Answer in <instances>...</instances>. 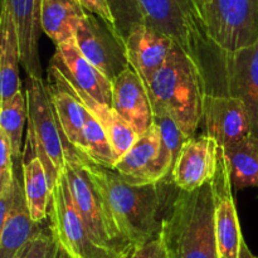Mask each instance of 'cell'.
<instances>
[{
  "instance_id": "6da1fadb",
  "label": "cell",
  "mask_w": 258,
  "mask_h": 258,
  "mask_svg": "<svg viewBox=\"0 0 258 258\" xmlns=\"http://www.w3.org/2000/svg\"><path fill=\"white\" fill-rule=\"evenodd\" d=\"M81 163L97 189L116 231L131 249L159 237L163 191L160 184H134L112 169L98 166L80 153Z\"/></svg>"
},
{
  "instance_id": "7a4b0ae2",
  "label": "cell",
  "mask_w": 258,
  "mask_h": 258,
  "mask_svg": "<svg viewBox=\"0 0 258 258\" xmlns=\"http://www.w3.org/2000/svg\"><path fill=\"white\" fill-rule=\"evenodd\" d=\"M154 113L169 115L188 139L203 120L207 97L202 70L178 44L148 88Z\"/></svg>"
},
{
  "instance_id": "3957f363",
  "label": "cell",
  "mask_w": 258,
  "mask_h": 258,
  "mask_svg": "<svg viewBox=\"0 0 258 258\" xmlns=\"http://www.w3.org/2000/svg\"><path fill=\"white\" fill-rule=\"evenodd\" d=\"M159 236L168 258H219L212 183L194 191L179 190Z\"/></svg>"
},
{
  "instance_id": "277c9868",
  "label": "cell",
  "mask_w": 258,
  "mask_h": 258,
  "mask_svg": "<svg viewBox=\"0 0 258 258\" xmlns=\"http://www.w3.org/2000/svg\"><path fill=\"white\" fill-rule=\"evenodd\" d=\"M28 133L24 156H35L44 166L50 191L64 170V140L55 116L49 91L43 80L27 81Z\"/></svg>"
},
{
  "instance_id": "5b68a950",
  "label": "cell",
  "mask_w": 258,
  "mask_h": 258,
  "mask_svg": "<svg viewBox=\"0 0 258 258\" xmlns=\"http://www.w3.org/2000/svg\"><path fill=\"white\" fill-rule=\"evenodd\" d=\"M143 24L176 43L202 70V49L209 39L194 0H136Z\"/></svg>"
},
{
  "instance_id": "8992f818",
  "label": "cell",
  "mask_w": 258,
  "mask_h": 258,
  "mask_svg": "<svg viewBox=\"0 0 258 258\" xmlns=\"http://www.w3.org/2000/svg\"><path fill=\"white\" fill-rule=\"evenodd\" d=\"M64 140V173L73 202L96 241L118 257H130L133 249L123 242L108 217L97 189L81 163L80 153Z\"/></svg>"
},
{
  "instance_id": "52a82bcc",
  "label": "cell",
  "mask_w": 258,
  "mask_h": 258,
  "mask_svg": "<svg viewBox=\"0 0 258 258\" xmlns=\"http://www.w3.org/2000/svg\"><path fill=\"white\" fill-rule=\"evenodd\" d=\"M48 218L59 248L72 258H122L103 248L96 241L73 202L64 173L50 196Z\"/></svg>"
},
{
  "instance_id": "ba28073f",
  "label": "cell",
  "mask_w": 258,
  "mask_h": 258,
  "mask_svg": "<svg viewBox=\"0 0 258 258\" xmlns=\"http://www.w3.org/2000/svg\"><path fill=\"white\" fill-rule=\"evenodd\" d=\"M204 22L219 54L251 47L258 39V0H212Z\"/></svg>"
},
{
  "instance_id": "9c48e42d",
  "label": "cell",
  "mask_w": 258,
  "mask_h": 258,
  "mask_svg": "<svg viewBox=\"0 0 258 258\" xmlns=\"http://www.w3.org/2000/svg\"><path fill=\"white\" fill-rule=\"evenodd\" d=\"M81 53L111 82L128 67L125 39L112 25L88 13L76 33Z\"/></svg>"
},
{
  "instance_id": "30bf717a",
  "label": "cell",
  "mask_w": 258,
  "mask_h": 258,
  "mask_svg": "<svg viewBox=\"0 0 258 258\" xmlns=\"http://www.w3.org/2000/svg\"><path fill=\"white\" fill-rule=\"evenodd\" d=\"M214 198V223L219 258H239L243 236L233 198L231 176L223 150H218L216 176L212 181Z\"/></svg>"
},
{
  "instance_id": "8fae6325",
  "label": "cell",
  "mask_w": 258,
  "mask_h": 258,
  "mask_svg": "<svg viewBox=\"0 0 258 258\" xmlns=\"http://www.w3.org/2000/svg\"><path fill=\"white\" fill-rule=\"evenodd\" d=\"M203 120L207 135L222 149L236 145L252 135L251 118L244 102L227 93L207 95Z\"/></svg>"
},
{
  "instance_id": "7c38bea8",
  "label": "cell",
  "mask_w": 258,
  "mask_h": 258,
  "mask_svg": "<svg viewBox=\"0 0 258 258\" xmlns=\"http://www.w3.org/2000/svg\"><path fill=\"white\" fill-rule=\"evenodd\" d=\"M219 146L209 135L190 138L183 144L171 171V183L181 191H194L213 181Z\"/></svg>"
},
{
  "instance_id": "4fadbf2b",
  "label": "cell",
  "mask_w": 258,
  "mask_h": 258,
  "mask_svg": "<svg viewBox=\"0 0 258 258\" xmlns=\"http://www.w3.org/2000/svg\"><path fill=\"white\" fill-rule=\"evenodd\" d=\"M49 66L62 73L66 80L98 102L112 107V82L97 70L77 47L76 38L55 45Z\"/></svg>"
},
{
  "instance_id": "5bb4252c",
  "label": "cell",
  "mask_w": 258,
  "mask_h": 258,
  "mask_svg": "<svg viewBox=\"0 0 258 258\" xmlns=\"http://www.w3.org/2000/svg\"><path fill=\"white\" fill-rule=\"evenodd\" d=\"M176 43L145 24H138L125 38L128 66L138 72L146 87L168 60Z\"/></svg>"
},
{
  "instance_id": "9a60e30c",
  "label": "cell",
  "mask_w": 258,
  "mask_h": 258,
  "mask_svg": "<svg viewBox=\"0 0 258 258\" xmlns=\"http://www.w3.org/2000/svg\"><path fill=\"white\" fill-rule=\"evenodd\" d=\"M227 95L241 98L248 110L252 135L258 139V39L253 45L231 54H221Z\"/></svg>"
},
{
  "instance_id": "2e32d148",
  "label": "cell",
  "mask_w": 258,
  "mask_h": 258,
  "mask_svg": "<svg viewBox=\"0 0 258 258\" xmlns=\"http://www.w3.org/2000/svg\"><path fill=\"white\" fill-rule=\"evenodd\" d=\"M112 108L139 135L154 125V110L148 87L130 66L113 80Z\"/></svg>"
},
{
  "instance_id": "e0dca14e",
  "label": "cell",
  "mask_w": 258,
  "mask_h": 258,
  "mask_svg": "<svg viewBox=\"0 0 258 258\" xmlns=\"http://www.w3.org/2000/svg\"><path fill=\"white\" fill-rule=\"evenodd\" d=\"M49 82L55 83L75 95L83 103V106L90 111L91 115L103 126L111 141V145H112L116 163L130 150L131 146L138 140L139 134L136 133L135 128L127 121L123 120L112 107L98 102L87 93L76 88L66 80L62 73L58 72L52 66H49Z\"/></svg>"
},
{
  "instance_id": "ac0fdd59",
  "label": "cell",
  "mask_w": 258,
  "mask_h": 258,
  "mask_svg": "<svg viewBox=\"0 0 258 258\" xmlns=\"http://www.w3.org/2000/svg\"><path fill=\"white\" fill-rule=\"evenodd\" d=\"M9 7L17 27L20 47V63L28 77L42 80V64L39 59L40 2L42 0H3Z\"/></svg>"
},
{
  "instance_id": "d6986e66",
  "label": "cell",
  "mask_w": 258,
  "mask_h": 258,
  "mask_svg": "<svg viewBox=\"0 0 258 258\" xmlns=\"http://www.w3.org/2000/svg\"><path fill=\"white\" fill-rule=\"evenodd\" d=\"M160 154V133L154 125L139 135L130 150L115 164L112 170L134 184H153L151 175Z\"/></svg>"
},
{
  "instance_id": "ffe728a7",
  "label": "cell",
  "mask_w": 258,
  "mask_h": 258,
  "mask_svg": "<svg viewBox=\"0 0 258 258\" xmlns=\"http://www.w3.org/2000/svg\"><path fill=\"white\" fill-rule=\"evenodd\" d=\"M43 223H37L30 217L24 185L20 183L14 208L4 224L0 227V258H14L17 256L23 247L44 233Z\"/></svg>"
},
{
  "instance_id": "44dd1931",
  "label": "cell",
  "mask_w": 258,
  "mask_h": 258,
  "mask_svg": "<svg viewBox=\"0 0 258 258\" xmlns=\"http://www.w3.org/2000/svg\"><path fill=\"white\" fill-rule=\"evenodd\" d=\"M2 39H0V102L22 91L19 78L20 47L17 27L5 2L2 3Z\"/></svg>"
},
{
  "instance_id": "7402d4cb",
  "label": "cell",
  "mask_w": 258,
  "mask_h": 258,
  "mask_svg": "<svg viewBox=\"0 0 258 258\" xmlns=\"http://www.w3.org/2000/svg\"><path fill=\"white\" fill-rule=\"evenodd\" d=\"M87 12L78 0H42L40 24L42 30L59 45L76 38L78 27Z\"/></svg>"
},
{
  "instance_id": "603a6c76",
  "label": "cell",
  "mask_w": 258,
  "mask_h": 258,
  "mask_svg": "<svg viewBox=\"0 0 258 258\" xmlns=\"http://www.w3.org/2000/svg\"><path fill=\"white\" fill-rule=\"evenodd\" d=\"M48 91L63 138L71 146L80 151L88 110L75 95L55 83L49 82Z\"/></svg>"
},
{
  "instance_id": "cb8c5ba5",
  "label": "cell",
  "mask_w": 258,
  "mask_h": 258,
  "mask_svg": "<svg viewBox=\"0 0 258 258\" xmlns=\"http://www.w3.org/2000/svg\"><path fill=\"white\" fill-rule=\"evenodd\" d=\"M222 150L234 193L248 186L258 188V139L251 135Z\"/></svg>"
},
{
  "instance_id": "d4e9b609",
  "label": "cell",
  "mask_w": 258,
  "mask_h": 258,
  "mask_svg": "<svg viewBox=\"0 0 258 258\" xmlns=\"http://www.w3.org/2000/svg\"><path fill=\"white\" fill-rule=\"evenodd\" d=\"M23 185L30 217L43 223L49 216L50 191L44 166L35 156H23Z\"/></svg>"
},
{
  "instance_id": "484cf974",
  "label": "cell",
  "mask_w": 258,
  "mask_h": 258,
  "mask_svg": "<svg viewBox=\"0 0 258 258\" xmlns=\"http://www.w3.org/2000/svg\"><path fill=\"white\" fill-rule=\"evenodd\" d=\"M154 122L160 133V154L153 169L151 183H165L171 175L174 164L183 144L188 140L175 121L165 113H154Z\"/></svg>"
},
{
  "instance_id": "4316f807",
  "label": "cell",
  "mask_w": 258,
  "mask_h": 258,
  "mask_svg": "<svg viewBox=\"0 0 258 258\" xmlns=\"http://www.w3.org/2000/svg\"><path fill=\"white\" fill-rule=\"evenodd\" d=\"M27 118V97H24L22 91L10 100L0 102V131L9 140L15 160L22 155V135Z\"/></svg>"
},
{
  "instance_id": "83f0119b",
  "label": "cell",
  "mask_w": 258,
  "mask_h": 258,
  "mask_svg": "<svg viewBox=\"0 0 258 258\" xmlns=\"http://www.w3.org/2000/svg\"><path fill=\"white\" fill-rule=\"evenodd\" d=\"M78 153L98 166L113 169L116 164L115 153L103 126L88 111L82 136V148Z\"/></svg>"
},
{
  "instance_id": "f1b7e54d",
  "label": "cell",
  "mask_w": 258,
  "mask_h": 258,
  "mask_svg": "<svg viewBox=\"0 0 258 258\" xmlns=\"http://www.w3.org/2000/svg\"><path fill=\"white\" fill-rule=\"evenodd\" d=\"M116 22L118 33L126 38L135 25L143 24L136 0H107Z\"/></svg>"
},
{
  "instance_id": "f546056e",
  "label": "cell",
  "mask_w": 258,
  "mask_h": 258,
  "mask_svg": "<svg viewBox=\"0 0 258 258\" xmlns=\"http://www.w3.org/2000/svg\"><path fill=\"white\" fill-rule=\"evenodd\" d=\"M58 249L59 246L49 228L23 247L14 258H57Z\"/></svg>"
},
{
  "instance_id": "4dcf8cb0",
  "label": "cell",
  "mask_w": 258,
  "mask_h": 258,
  "mask_svg": "<svg viewBox=\"0 0 258 258\" xmlns=\"http://www.w3.org/2000/svg\"><path fill=\"white\" fill-rule=\"evenodd\" d=\"M14 160L9 140L5 134L0 131V188L14 181Z\"/></svg>"
},
{
  "instance_id": "1f68e13d",
  "label": "cell",
  "mask_w": 258,
  "mask_h": 258,
  "mask_svg": "<svg viewBox=\"0 0 258 258\" xmlns=\"http://www.w3.org/2000/svg\"><path fill=\"white\" fill-rule=\"evenodd\" d=\"M80 4L85 8L86 12L92 13V14L97 15L101 19L105 20L107 24L112 25L116 28L115 18H113L111 8L108 5L107 0H78ZM117 29V28H116Z\"/></svg>"
},
{
  "instance_id": "d6a6232c",
  "label": "cell",
  "mask_w": 258,
  "mask_h": 258,
  "mask_svg": "<svg viewBox=\"0 0 258 258\" xmlns=\"http://www.w3.org/2000/svg\"><path fill=\"white\" fill-rule=\"evenodd\" d=\"M130 258H168L160 236L134 249Z\"/></svg>"
},
{
  "instance_id": "836d02e7",
  "label": "cell",
  "mask_w": 258,
  "mask_h": 258,
  "mask_svg": "<svg viewBox=\"0 0 258 258\" xmlns=\"http://www.w3.org/2000/svg\"><path fill=\"white\" fill-rule=\"evenodd\" d=\"M194 2H196L197 7H198V10L201 13L203 20H206V14L208 12V8L211 5L212 0H194ZM204 24H206V22H204Z\"/></svg>"
},
{
  "instance_id": "e575fe53",
  "label": "cell",
  "mask_w": 258,
  "mask_h": 258,
  "mask_svg": "<svg viewBox=\"0 0 258 258\" xmlns=\"http://www.w3.org/2000/svg\"><path fill=\"white\" fill-rule=\"evenodd\" d=\"M239 258H257L254 257L253 254L251 253V251H249V248L247 247L246 242H242V247H241V253H239Z\"/></svg>"
},
{
  "instance_id": "d590c367",
  "label": "cell",
  "mask_w": 258,
  "mask_h": 258,
  "mask_svg": "<svg viewBox=\"0 0 258 258\" xmlns=\"http://www.w3.org/2000/svg\"><path fill=\"white\" fill-rule=\"evenodd\" d=\"M57 258H72V257H71L70 254L67 253V252L63 251L62 248H59V249H58V256H57Z\"/></svg>"
},
{
  "instance_id": "8d00e7d4",
  "label": "cell",
  "mask_w": 258,
  "mask_h": 258,
  "mask_svg": "<svg viewBox=\"0 0 258 258\" xmlns=\"http://www.w3.org/2000/svg\"><path fill=\"white\" fill-rule=\"evenodd\" d=\"M122 258H130V257H122Z\"/></svg>"
},
{
  "instance_id": "74e56055",
  "label": "cell",
  "mask_w": 258,
  "mask_h": 258,
  "mask_svg": "<svg viewBox=\"0 0 258 258\" xmlns=\"http://www.w3.org/2000/svg\"><path fill=\"white\" fill-rule=\"evenodd\" d=\"M257 258H258V257H257Z\"/></svg>"
}]
</instances>
